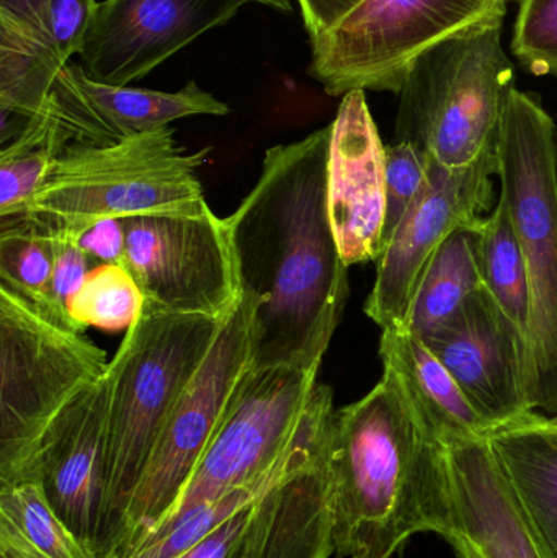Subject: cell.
<instances>
[{
	"label": "cell",
	"mask_w": 557,
	"mask_h": 558,
	"mask_svg": "<svg viewBox=\"0 0 557 558\" xmlns=\"http://www.w3.org/2000/svg\"><path fill=\"white\" fill-rule=\"evenodd\" d=\"M326 126L265 153L229 216L242 291L258 299L252 369L319 371L349 295L327 199Z\"/></svg>",
	"instance_id": "6da1fadb"
},
{
	"label": "cell",
	"mask_w": 557,
	"mask_h": 558,
	"mask_svg": "<svg viewBox=\"0 0 557 558\" xmlns=\"http://www.w3.org/2000/svg\"><path fill=\"white\" fill-rule=\"evenodd\" d=\"M327 465L337 557L392 558L415 534L453 536L447 445L422 425L389 371L334 412Z\"/></svg>",
	"instance_id": "7a4b0ae2"
},
{
	"label": "cell",
	"mask_w": 557,
	"mask_h": 558,
	"mask_svg": "<svg viewBox=\"0 0 557 558\" xmlns=\"http://www.w3.org/2000/svg\"><path fill=\"white\" fill-rule=\"evenodd\" d=\"M209 150L186 154L170 126L104 146L69 147L25 213L0 222L75 241L104 219L196 215L209 206L196 177Z\"/></svg>",
	"instance_id": "3957f363"
},
{
	"label": "cell",
	"mask_w": 557,
	"mask_h": 558,
	"mask_svg": "<svg viewBox=\"0 0 557 558\" xmlns=\"http://www.w3.org/2000/svg\"><path fill=\"white\" fill-rule=\"evenodd\" d=\"M226 318L144 305L108 364L107 497L100 557L120 544L124 518L154 445Z\"/></svg>",
	"instance_id": "277c9868"
},
{
	"label": "cell",
	"mask_w": 557,
	"mask_h": 558,
	"mask_svg": "<svg viewBox=\"0 0 557 558\" xmlns=\"http://www.w3.org/2000/svg\"><path fill=\"white\" fill-rule=\"evenodd\" d=\"M513 65L502 25L476 26L422 52L399 90L396 141L447 169L497 156Z\"/></svg>",
	"instance_id": "5b68a950"
},
{
	"label": "cell",
	"mask_w": 557,
	"mask_h": 558,
	"mask_svg": "<svg viewBox=\"0 0 557 558\" xmlns=\"http://www.w3.org/2000/svg\"><path fill=\"white\" fill-rule=\"evenodd\" d=\"M500 199L529 271L526 396L533 410L557 415V140L536 98L513 88L500 126Z\"/></svg>",
	"instance_id": "8992f818"
},
{
	"label": "cell",
	"mask_w": 557,
	"mask_h": 558,
	"mask_svg": "<svg viewBox=\"0 0 557 558\" xmlns=\"http://www.w3.org/2000/svg\"><path fill=\"white\" fill-rule=\"evenodd\" d=\"M108 364L84 333L0 284V487L26 481L49 426Z\"/></svg>",
	"instance_id": "52a82bcc"
},
{
	"label": "cell",
	"mask_w": 557,
	"mask_h": 558,
	"mask_svg": "<svg viewBox=\"0 0 557 558\" xmlns=\"http://www.w3.org/2000/svg\"><path fill=\"white\" fill-rule=\"evenodd\" d=\"M509 0H363L311 41L307 72L326 94H399L412 62L432 46L476 26L502 25Z\"/></svg>",
	"instance_id": "ba28073f"
},
{
	"label": "cell",
	"mask_w": 557,
	"mask_h": 558,
	"mask_svg": "<svg viewBox=\"0 0 557 558\" xmlns=\"http://www.w3.org/2000/svg\"><path fill=\"white\" fill-rule=\"evenodd\" d=\"M258 299L244 292L226 317L205 363L183 390L167 418L124 518L121 556L153 531L182 497L199 459L215 436L235 387L252 367Z\"/></svg>",
	"instance_id": "9c48e42d"
},
{
	"label": "cell",
	"mask_w": 557,
	"mask_h": 558,
	"mask_svg": "<svg viewBox=\"0 0 557 558\" xmlns=\"http://www.w3.org/2000/svg\"><path fill=\"white\" fill-rule=\"evenodd\" d=\"M317 373L319 371L251 367L235 387L225 416L182 497L140 541L232 492L264 487L296 438L317 384Z\"/></svg>",
	"instance_id": "30bf717a"
},
{
	"label": "cell",
	"mask_w": 557,
	"mask_h": 558,
	"mask_svg": "<svg viewBox=\"0 0 557 558\" xmlns=\"http://www.w3.org/2000/svg\"><path fill=\"white\" fill-rule=\"evenodd\" d=\"M126 268L147 307L226 318L242 299L238 257L228 218L196 215L121 219Z\"/></svg>",
	"instance_id": "8fae6325"
},
{
	"label": "cell",
	"mask_w": 557,
	"mask_h": 558,
	"mask_svg": "<svg viewBox=\"0 0 557 558\" xmlns=\"http://www.w3.org/2000/svg\"><path fill=\"white\" fill-rule=\"evenodd\" d=\"M334 392L316 384L296 438L249 510L235 558H329L332 549L329 446Z\"/></svg>",
	"instance_id": "7c38bea8"
},
{
	"label": "cell",
	"mask_w": 557,
	"mask_h": 558,
	"mask_svg": "<svg viewBox=\"0 0 557 558\" xmlns=\"http://www.w3.org/2000/svg\"><path fill=\"white\" fill-rule=\"evenodd\" d=\"M499 157L467 169H447L431 159L427 185L396 228L378 260L365 314L382 328L404 324L419 282L438 248L455 232L474 228L493 206L491 177Z\"/></svg>",
	"instance_id": "4fadbf2b"
},
{
	"label": "cell",
	"mask_w": 557,
	"mask_h": 558,
	"mask_svg": "<svg viewBox=\"0 0 557 558\" xmlns=\"http://www.w3.org/2000/svg\"><path fill=\"white\" fill-rule=\"evenodd\" d=\"M97 0H0V143L41 113L59 72L81 54Z\"/></svg>",
	"instance_id": "5bb4252c"
},
{
	"label": "cell",
	"mask_w": 557,
	"mask_h": 558,
	"mask_svg": "<svg viewBox=\"0 0 557 558\" xmlns=\"http://www.w3.org/2000/svg\"><path fill=\"white\" fill-rule=\"evenodd\" d=\"M249 0H105L82 49L95 81L126 85L146 77L205 33L231 22Z\"/></svg>",
	"instance_id": "9a60e30c"
},
{
	"label": "cell",
	"mask_w": 557,
	"mask_h": 558,
	"mask_svg": "<svg viewBox=\"0 0 557 558\" xmlns=\"http://www.w3.org/2000/svg\"><path fill=\"white\" fill-rule=\"evenodd\" d=\"M110 379L82 390L43 436L25 482H38L59 520L100 557L107 497Z\"/></svg>",
	"instance_id": "2e32d148"
},
{
	"label": "cell",
	"mask_w": 557,
	"mask_h": 558,
	"mask_svg": "<svg viewBox=\"0 0 557 558\" xmlns=\"http://www.w3.org/2000/svg\"><path fill=\"white\" fill-rule=\"evenodd\" d=\"M422 340L493 432L535 412L526 396V337L486 288L450 324Z\"/></svg>",
	"instance_id": "e0dca14e"
},
{
	"label": "cell",
	"mask_w": 557,
	"mask_h": 558,
	"mask_svg": "<svg viewBox=\"0 0 557 558\" xmlns=\"http://www.w3.org/2000/svg\"><path fill=\"white\" fill-rule=\"evenodd\" d=\"M327 163L330 222L347 267L378 262L385 251L386 146L363 90L343 95Z\"/></svg>",
	"instance_id": "ac0fdd59"
},
{
	"label": "cell",
	"mask_w": 557,
	"mask_h": 558,
	"mask_svg": "<svg viewBox=\"0 0 557 558\" xmlns=\"http://www.w3.org/2000/svg\"><path fill=\"white\" fill-rule=\"evenodd\" d=\"M453 500L451 546L481 558H543L533 543L487 438L448 442Z\"/></svg>",
	"instance_id": "d6986e66"
},
{
	"label": "cell",
	"mask_w": 557,
	"mask_h": 558,
	"mask_svg": "<svg viewBox=\"0 0 557 558\" xmlns=\"http://www.w3.org/2000/svg\"><path fill=\"white\" fill-rule=\"evenodd\" d=\"M56 81L97 144L118 143L133 134L170 126L182 118L225 117L231 111L225 101L203 90L195 81L177 92L120 87L95 81L82 65L71 62Z\"/></svg>",
	"instance_id": "ffe728a7"
},
{
	"label": "cell",
	"mask_w": 557,
	"mask_h": 558,
	"mask_svg": "<svg viewBox=\"0 0 557 558\" xmlns=\"http://www.w3.org/2000/svg\"><path fill=\"white\" fill-rule=\"evenodd\" d=\"M382 330L383 369L398 379L405 399L428 432L445 445L483 439L493 433L450 371L419 335L404 324Z\"/></svg>",
	"instance_id": "44dd1931"
},
{
	"label": "cell",
	"mask_w": 557,
	"mask_h": 558,
	"mask_svg": "<svg viewBox=\"0 0 557 558\" xmlns=\"http://www.w3.org/2000/svg\"><path fill=\"white\" fill-rule=\"evenodd\" d=\"M523 523L543 558H557V428L535 412L487 436Z\"/></svg>",
	"instance_id": "7402d4cb"
},
{
	"label": "cell",
	"mask_w": 557,
	"mask_h": 558,
	"mask_svg": "<svg viewBox=\"0 0 557 558\" xmlns=\"http://www.w3.org/2000/svg\"><path fill=\"white\" fill-rule=\"evenodd\" d=\"M480 225L451 234L425 268L404 322L419 337H428L450 324L484 288L477 264Z\"/></svg>",
	"instance_id": "603a6c76"
},
{
	"label": "cell",
	"mask_w": 557,
	"mask_h": 558,
	"mask_svg": "<svg viewBox=\"0 0 557 558\" xmlns=\"http://www.w3.org/2000/svg\"><path fill=\"white\" fill-rule=\"evenodd\" d=\"M0 558H98L52 510L38 482L0 487Z\"/></svg>",
	"instance_id": "cb8c5ba5"
},
{
	"label": "cell",
	"mask_w": 557,
	"mask_h": 558,
	"mask_svg": "<svg viewBox=\"0 0 557 558\" xmlns=\"http://www.w3.org/2000/svg\"><path fill=\"white\" fill-rule=\"evenodd\" d=\"M477 264L486 291L529 337L532 314L529 271L509 209L500 198L477 228Z\"/></svg>",
	"instance_id": "d4e9b609"
},
{
	"label": "cell",
	"mask_w": 557,
	"mask_h": 558,
	"mask_svg": "<svg viewBox=\"0 0 557 558\" xmlns=\"http://www.w3.org/2000/svg\"><path fill=\"white\" fill-rule=\"evenodd\" d=\"M143 291L123 265L101 264L88 271L81 289L69 302V317L77 331L128 330L144 311Z\"/></svg>",
	"instance_id": "484cf974"
},
{
	"label": "cell",
	"mask_w": 557,
	"mask_h": 558,
	"mask_svg": "<svg viewBox=\"0 0 557 558\" xmlns=\"http://www.w3.org/2000/svg\"><path fill=\"white\" fill-rule=\"evenodd\" d=\"M0 284L41 311L55 274V241L13 222H0Z\"/></svg>",
	"instance_id": "4316f807"
},
{
	"label": "cell",
	"mask_w": 557,
	"mask_h": 558,
	"mask_svg": "<svg viewBox=\"0 0 557 558\" xmlns=\"http://www.w3.org/2000/svg\"><path fill=\"white\" fill-rule=\"evenodd\" d=\"M512 51L526 71L557 77V0H520Z\"/></svg>",
	"instance_id": "83f0119b"
},
{
	"label": "cell",
	"mask_w": 557,
	"mask_h": 558,
	"mask_svg": "<svg viewBox=\"0 0 557 558\" xmlns=\"http://www.w3.org/2000/svg\"><path fill=\"white\" fill-rule=\"evenodd\" d=\"M428 172L431 157L414 144L396 141L386 146L385 247L412 203L427 185Z\"/></svg>",
	"instance_id": "f1b7e54d"
},
{
	"label": "cell",
	"mask_w": 557,
	"mask_h": 558,
	"mask_svg": "<svg viewBox=\"0 0 557 558\" xmlns=\"http://www.w3.org/2000/svg\"><path fill=\"white\" fill-rule=\"evenodd\" d=\"M58 157L48 147L0 150V219L25 213Z\"/></svg>",
	"instance_id": "f546056e"
},
{
	"label": "cell",
	"mask_w": 557,
	"mask_h": 558,
	"mask_svg": "<svg viewBox=\"0 0 557 558\" xmlns=\"http://www.w3.org/2000/svg\"><path fill=\"white\" fill-rule=\"evenodd\" d=\"M52 241L56 248L55 274H52L48 301L39 312L48 320L77 331L69 317V302L92 270L90 258L74 241H68V239H52Z\"/></svg>",
	"instance_id": "4dcf8cb0"
},
{
	"label": "cell",
	"mask_w": 557,
	"mask_h": 558,
	"mask_svg": "<svg viewBox=\"0 0 557 558\" xmlns=\"http://www.w3.org/2000/svg\"><path fill=\"white\" fill-rule=\"evenodd\" d=\"M74 242L98 265L117 264L126 267V234L121 219L95 222Z\"/></svg>",
	"instance_id": "1f68e13d"
},
{
	"label": "cell",
	"mask_w": 557,
	"mask_h": 558,
	"mask_svg": "<svg viewBox=\"0 0 557 558\" xmlns=\"http://www.w3.org/2000/svg\"><path fill=\"white\" fill-rule=\"evenodd\" d=\"M249 510L251 505L244 510L229 518L225 524L213 531L202 543L193 546L186 553L180 554L175 558H235L239 547H241L242 536H244L245 524H247Z\"/></svg>",
	"instance_id": "d6a6232c"
},
{
	"label": "cell",
	"mask_w": 557,
	"mask_h": 558,
	"mask_svg": "<svg viewBox=\"0 0 557 558\" xmlns=\"http://www.w3.org/2000/svg\"><path fill=\"white\" fill-rule=\"evenodd\" d=\"M363 0H298L311 41L339 25Z\"/></svg>",
	"instance_id": "836d02e7"
},
{
	"label": "cell",
	"mask_w": 557,
	"mask_h": 558,
	"mask_svg": "<svg viewBox=\"0 0 557 558\" xmlns=\"http://www.w3.org/2000/svg\"><path fill=\"white\" fill-rule=\"evenodd\" d=\"M249 2H257L261 5L270 7L281 13H290L293 10L291 0H249Z\"/></svg>",
	"instance_id": "e575fe53"
},
{
	"label": "cell",
	"mask_w": 557,
	"mask_h": 558,
	"mask_svg": "<svg viewBox=\"0 0 557 558\" xmlns=\"http://www.w3.org/2000/svg\"><path fill=\"white\" fill-rule=\"evenodd\" d=\"M453 549L457 550V554L460 556V558H481L476 553H473V550L468 549V547L464 546H457L453 547Z\"/></svg>",
	"instance_id": "d590c367"
},
{
	"label": "cell",
	"mask_w": 557,
	"mask_h": 558,
	"mask_svg": "<svg viewBox=\"0 0 557 558\" xmlns=\"http://www.w3.org/2000/svg\"><path fill=\"white\" fill-rule=\"evenodd\" d=\"M549 422H552L553 425H555L557 428V415L555 416V418H549Z\"/></svg>",
	"instance_id": "8d00e7d4"
}]
</instances>
